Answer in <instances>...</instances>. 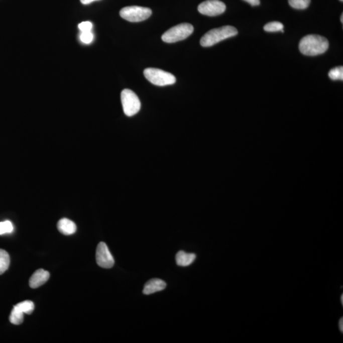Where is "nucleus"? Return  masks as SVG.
<instances>
[{"instance_id": "1", "label": "nucleus", "mask_w": 343, "mask_h": 343, "mask_svg": "<svg viewBox=\"0 0 343 343\" xmlns=\"http://www.w3.org/2000/svg\"><path fill=\"white\" fill-rule=\"evenodd\" d=\"M329 44L327 38L317 35H309L300 41L299 49L302 54L308 56H315L325 53Z\"/></svg>"}, {"instance_id": "2", "label": "nucleus", "mask_w": 343, "mask_h": 343, "mask_svg": "<svg viewBox=\"0 0 343 343\" xmlns=\"http://www.w3.org/2000/svg\"><path fill=\"white\" fill-rule=\"evenodd\" d=\"M238 31L231 26H222L208 31L201 38L200 45L203 47L213 46L227 38L235 37Z\"/></svg>"}, {"instance_id": "3", "label": "nucleus", "mask_w": 343, "mask_h": 343, "mask_svg": "<svg viewBox=\"0 0 343 343\" xmlns=\"http://www.w3.org/2000/svg\"><path fill=\"white\" fill-rule=\"evenodd\" d=\"M193 26L188 23L180 24L170 29L162 35L164 42L175 43L185 40L193 33Z\"/></svg>"}, {"instance_id": "4", "label": "nucleus", "mask_w": 343, "mask_h": 343, "mask_svg": "<svg viewBox=\"0 0 343 343\" xmlns=\"http://www.w3.org/2000/svg\"><path fill=\"white\" fill-rule=\"evenodd\" d=\"M144 75L150 82L157 86L173 85L176 81L173 74L160 69H146L144 71Z\"/></svg>"}, {"instance_id": "5", "label": "nucleus", "mask_w": 343, "mask_h": 343, "mask_svg": "<svg viewBox=\"0 0 343 343\" xmlns=\"http://www.w3.org/2000/svg\"><path fill=\"white\" fill-rule=\"evenodd\" d=\"M152 11L147 7L130 6L124 7L120 12V15L129 22L138 23L145 21L152 16Z\"/></svg>"}, {"instance_id": "6", "label": "nucleus", "mask_w": 343, "mask_h": 343, "mask_svg": "<svg viewBox=\"0 0 343 343\" xmlns=\"http://www.w3.org/2000/svg\"><path fill=\"white\" fill-rule=\"evenodd\" d=\"M121 100L124 113L133 117L141 109V102L138 95L130 89H124L121 93Z\"/></svg>"}, {"instance_id": "7", "label": "nucleus", "mask_w": 343, "mask_h": 343, "mask_svg": "<svg viewBox=\"0 0 343 343\" xmlns=\"http://www.w3.org/2000/svg\"><path fill=\"white\" fill-rule=\"evenodd\" d=\"M226 6L219 0H207L199 5V13L207 16H217L220 15L226 11Z\"/></svg>"}, {"instance_id": "8", "label": "nucleus", "mask_w": 343, "mask_h": 343, "mask_svg": "<svg viewBox=\"0 0 343 343\" xmlns=\"http://www.w3.org/2000/svg\"><path fill=\"white\" fill-rule=\"evenodd\" d=\"M96 261L100 267L109 269L115 265V260L107 245L100 242L96 250Z\"/></svg>"}, {"instance_id": "9", "label": "nucleus", "mask_w": 343, "mask_h": 343, "mask_svg": "<svg viewBox=\"0 0 343 343\" xmlns=\"http://www.w3.org/2000/svg\"><path fill=\"white\" fill-rule=\"evenodd\" d=\"M50 278V273L47 271L43 269H39L33 273L30 279L29 284L32 289H37V288L42 286L49 280Z\"/></svg>"}, {"instance_id": "10", "label": "nucleus", "mask_w": 343, "mask_h": 343, "mask_svg": "<svg viewBox=\"0 0 343 343\" xmlns=\"http://www.w3.org/2000/svg\"><path fill=\"white\" fill-rule=\"evenodd\" d=\"M167 284L164 280L153 278L146 283L144 287L143 293L146 295H150L155 292L162 291L165 289Z\"/></svg>"}, {"instance_id": "11", "label": "nucleus", "mask_w": 343, "mask_h": 343, "mask_svg": "<svg viewBox=\"0 0 343 343\" xmlns=\"http://www.w3.org/2000/svg\"><path fill=\"white\" fill-rule=\"evenodd\" d=\"M57 229L64 235H71L76 231L75 223L66 218H63L57 223Z\"/></svg>"}, {"instance_id": "12", "label": "nucleus", "mask_w": 343, "mask_h": 343, "mask_svg": "<svg viewBox=\"0 0 343 343\" xmlns=\"http://www.w3.org/2000/svg\"><path fill=\"white\" fill-rule=\"evenodd\" d=\"M196 256L195 254L187 253L184 251H179L176 254L177 265L180 266H188L195 261Z\"/></svg>"}, {"instance_id": "13", "label": "nucleus", "mask_w": 343, "mask_h": 343, "mask_svg": "<svg viewBox=\"0 0 343 343\" xmlns=\"http://www.w3.org/2000/svg\"><path fill=\"white\" fill-rule=\"evenodd\" d=\"M11 263V258L8 253L0 249V275L6 272Z\"/></svg>"}, {"instance_id": "14", "label": "nucleus", "mask_w": 343, "mask_h": 343, "mask_svg": "<svg viewBox=\"0 0 343 343\" xmlns=\"http://www.w3.org/2000/svg\"><path fill=\"white\" fill-rule=\"evenodd\" d=\"M19 310L22 311L23 313L31 315L35 309V304L31 301H25L17 304L14 306Z\"/></svg>"}, {"instance_id": "15", "label": "nucleus", "mask_w": 343, "mask_h": 343, "mask_svg": "<svg viewBox=\"0 0 343 343\" xmlns=\"http://www.w3.org/2000/svg\"><path fill=\"white\" fill-rule=\"evenodd\" d=\"M9 320L14 325H20L24 321V313L14 307L10 315Z\"/></svg>"}, {"instance_id": "16", "label": "nucleus", "mask_w": 343, "mask_h": 343, "mask_svg": "<svg viewBox=\"0 0 343 343\" xmlns=\"http://www.w3.org/2000/svg\"><path fill=\"white\" fill-rule=\"evenodd\" d=\"M284 26L283 24L280 22H272L266 24L264 26V30L266 32H278V31H282L284 32Z\"/></svg>"}, {"instance_id": "17", "label": "nucleus", "mask_w": 343, "mask_h": 343, "mask_svg": "<svg viewBox=\"0 0 343 343\" xmlns=\"http://www.w3.org/2000/svg\"><path fill=\"white\" fill-rule=\"evenodd\" d=\"M311 0H289V4L292 8L304 10L308 8Z\"/></svg>"}, {"instance_id": "18", "label": "nucleus", "mask_w": 343, "mask_h": 343, "mask_svg": "<svg viewBox=\"0 0 343 343\" xmlns=\"http://www.w3.org/2000/svg\"><path fill=\"white\" fill-rule=\"evenodd\" d=\"M328 76L332 80H343V68L342 66L331 69L328 73Z\"/></svg>"}, {"instance_id": "19", "label": "nucleus", "mask_w": 343, "mask_h": 343, "mask_svg": "<svg viewBox=\"0 0 343 343\" xmlns=\"http://www.w3.org/2000/svg\"><path fill=\"white\" fill-rule=\"evenodd\" d=\"M13 231L14 226L10 220L0 222V235L11 234Z\"/></svg>"}, {"instance_id": "20", "label": "nucleus", "mask_w": 343, "mask_h": 343, "mask_svg": "<svg viewBox=\"0 0 343 343\" xmlns=\"http://www.w3.org/2000/svg\"><path fill=\"white\" fill-rule=\"evenodd\" d=\"M81 42L85 44H89L93 40V35L91 31L81 33L80 36Z\"/></svg>"}, {"instance_id": "21", "label": "nucleus", "mask_w": 343, "mask_h": 343, "mask_svg": "<svg viewBox=\"0 0 343 343\" xmlns=\"http://www.w3.org/2000/svg\"><path fill=\"white\" fill-rule=\"evenodd\" d=\"M92 23L89 22V21L82 22L78 25L79 30H80L81 33L88 32V31H91V30H92Z\"/></svg>"}, {"instance_id": "22", "label": "nucleus", "mask_w": 343, "mask_h": 343, "mask_svg": "<svg viewBox=\"0 0 343 343\" xmlns=\"http://www.w3.org/2000/svg\"><path fill=\"white\" fill-rule=\"evenodd\" d=\"M244 1L248 2L252 6H258L260 5V0H244Z\"/></svg>"}, {"instance_id": "23", "label": "nucleus", "mask_w": 343, "mask_h": 343, "mask_svg": "<svg viewBox=\"0 0 343 343\" xmlns=\"http://www.w3.org/2000/svg\"><path fill=\"white\" fill-rule=\"evenodd\" d=\"M81 4L83 5H88L95 1H98V0H80Z\"/></svg>"}, {"instance_id": "24", "label": "nucleus", "mask_w": 343, "mask_h": 343, "mask_svg": "<svg viewBox=\"0 0 343 343\" xmlns=\"http://www.w3.org/2000/svg\"><path fill=\"white\" fill-rule=\"evenodd\" d=\"M339 328L340 332H343V319L340 318L339 321Z\"/></svg>"}, {"instance_id": "25", "label": "nucleus", "mask_w": 343, "mask_h": 343, "mask_svg": "<svg viewBox=\"0 0 343 343\" xmlns=\"http://www.w3.org/2000/svg\"><path fill=\"white\" fill-rule=\"evenodd\" d=\"M340 21H341V23H343V14H342L341 17H340Z\"/></svg>"}, {"instance_id": "26", "label": "nucleus", "mask_w": 343, "mask_h": 343, "mask_svg": "<svg viewBox=\"0 0 343 343\" xmlns=\"http://www.w3.org/2000/svg\"><path fill=\"white\" fill-rule=\"evenodd\" d=\"M340 300H341V304L342 305V304H343V295L342 294L341 295V297H340Z\"/></svg>"}, {"instance_id": "27", "label": "nucleus", "mask_w": 343, "mask_h": 343, "mask_svg": "<svg viewBox=\"0 0 343 343\" xmlns=\"http://www.w3.org/2000/svg\"><path fill=\"white\" fill-rule=\"evenodd\" d=\"M340 2H342V1H343V0H340Z\"/></svg>"}]
</instances>
